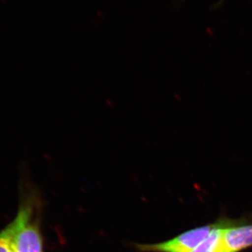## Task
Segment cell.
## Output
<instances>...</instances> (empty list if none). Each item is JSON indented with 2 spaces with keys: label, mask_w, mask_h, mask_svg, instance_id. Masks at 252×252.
Returning <instances> with one entry per match:
<instances>
[{
  "label": "cell",
  "mask_w": 252,
  "mask_h": 252,
  "mask_svg": "<svg viewBox=\"0 0 252 252\" xmlns=\"http://www.w3.org/2000/svg\"><path fill=\"white\" fill-rule=\"evenodd\" d=\"M1 1H2V2L5 3V2H6V0H1Z\"/></svg>",
  "instance_id": "cell-7"
},
{
  "label": "cell",
  "mask_w": 252,
  "mask_h": 252,
  "mask_svg": "<svg viewBox=\"0 0 252 252\" xmlns=\"http://www.w3.org/2000/svg\"><path fill=\"white\" fill-rule=\"evenodd\" d=\"M230 252L228 251V250H227V249H225V250H223V251H221V252Z\"/></svg>",
  "instance_id": "cell-6"
},
{
  "label": "cell",
  "mask_w": 252,
  "mask_h": 252,
  "mask_svg": "<svg viewBox=\"0 0 252 252\" xmlns=\"http://www.w3.org/2000/svg\"><path fill=\"white\" fill-rule=\"evenodd\" d=\"M223 241L230 252H240L252 248V223L246 220H233L225 228Z\"/></svg>",
  "instance_id": "cell-3"
},
{
  "label": "cell",
  "mask_w": 252,
  "mask_h": 252,
  "mask_svg": "<svg viewBox=\"0 0 252 252\" xmlns=\"http://www.w3.org/2000/svg\"><path fill=\"white\" fill-rule=\"evenodd\" d=\"M14 222L0 230V252H13L12 240L14 234Z\"/></svg>",
  "instance_id": "cell-5"
},
{
  "label": "cell",
  "mask_w": 252,
  "mask_h": 252,
  "mask_svg": "<svg viewBox=\"0 0 252 252\" xmlns=\"http://www.w3.org/2000/svg\"><path fill=\"white\" fill-rule=\"evenodd\" d=\"M233 220L222 218L217 220L211 233L196 248L188 252H220L225 250L223 241L225 228L231 224Z\"/></svg>",
  "instance_id": "cell-4"
},
{
  "label": "cell",
  "mask_w": 252,
  "mask_h": 252,
  "mask_svg": "<svg viewBox=\"0 0 252 252\" xmlns=\"http://www.w3.org/2000/svg\"><path fill=\"white\" fill-rule=\"evenodd\" d=\"M215 223L189 230L167 241L154 244H137L142 252H188L196 248L210 235Z\"/></svg>",
  "instance_id": "cell-2"
},
{
  "label": "cell",
  "mask_w": 252,
  "mask_h": 252,
  "mask_svg": "<svg viewBox=\"0 0 252 252\" xmlns=\"http://www.w3.org/2000/svg\"><path fill=\"white\" fill-rule=\"evenodd\" d=\"M42 205L35 192L23 193L13 220V252H43L41 219Z\"/></svg>",
  "instance_id": "cell-1"
}]
</instances>
